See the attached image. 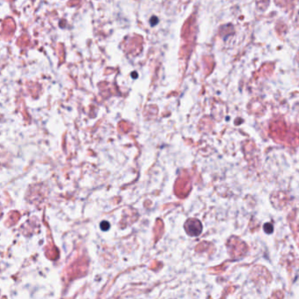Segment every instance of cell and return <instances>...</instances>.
Returning <instances> with one entry per match:
<instances>
[{
	"mask_svg": "<svg viewBox=\"0 0 299 299\" xmlns=\"http://www.w3.org/2000/svg\"><path fill=\"white\" fill-rule=\"evenodd\" d=\"M186 231L191 235H198L200 234L202 230V227L200 222L196 219H190L185 224Z\"/></svg>",
	"mask_w": 299,
	"mask_h": 299,
	"instance_id": "6da1fadb",
	"label": "cell"
},
{
	"mask_svg": "<svg viewBox=\"0 0 299 299\" xmlns=\"http://www.w3.org/2000/svg\"><path fill=\"white\" fill-rule=\"evenodd\" d=\"M101 228L103 229V231L108 230L109 228V223L108 221H103L101 223Z\"/></svg>",
	"mask_w": 299,
	"mask_h": 299,
	"instance_id": "7a4b0ae2",
	"label": "cell"
}]
</instances>
